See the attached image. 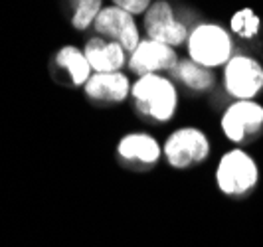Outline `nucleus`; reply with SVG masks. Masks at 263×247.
I'll use <instances>...</instances> for the list:
<instances>
[{"label":"nucleus","mask_w":263,"mask_h":247,"mask_svg":"<svg viewBox=\"0 0 263 247\" xmlns=\"http://www.w3.org/2000/svg\"><path fill=\"white\" fill-rule=\"evenodd\" d=\"M131 97L141 117L164 125L178 111V89L168 78L153 73L139 78L131 87Z\"/></svg>","instance_id":"nucleus-1"},{"label":"nucleus","mask_w":263,"mask_h":247,"mask_svg":"<svg viewBox=\"0 0 263 247\" xmlns=\"http://www.w3.org/2000/svg\"><path fill=\"white\" fill-rule=\"evenodd\" d=\"M259 182V168L251 155L241 148H232L222 155L216 166L218 190L228 198H246Z\"/></svg>","instance_id":"nucleus-2"},{"label":"nucleus","mask_w":263,"mask_h":247,"mask_svg":"<svg viewBox=\"0 0 263 247\" xmlns=\"http://www.w3.org/2000/svg\"><path fill=\"white\" fill-rule=\"evenodd\" d=\"M186 50H188V60L194 64L216 69L222 67L232 60V36L230 32L220 24H198L186 40Z\"/></svg>","instance_id":"nucleus-3"},{"label":"nucleus","mask_w":263,"mask_h":247,"mask_svg":"<svg viewBox=\"0 0 263 247\" xmlns=\"http://www.w3.org/2000/svg\"><path fill=\"white\" fill-rule=\"evenodd\" d=\"M210 139L196 127H182L168 135L162 156L174 170H188L202 164L210 156Z\"/></svg>","instance_id":"nucleus-4"},{"label":"nucleus","mask_w":263,"mask_h":247,"mask_svg":"<svg viewBox=\"0 0 263 247\" xmlns=\"http://www.w3.org/2000/svg\"><path fill=\"white\" fill-rule=\"evenodd\" d=\"M224 87L236 101H253L263 91V65L246 53L232 55L224 65Z\"/></svg>","instance_id":"nucleus-5"},{"label":"nucleus","mask_w":263,"mask_h":247,"mask_svg":"<svg viewBox=\"0 0 263 247\" xmlns=\"http://www.w3.org/2000/svg\"><path fill=\"white\" fill-rule=\"evenodd\" d=\"M220 127L230 143L253 141L263 130V105L253 101H234L220 119Z\"/></svg>","instance_id":"nucleus-6"},{"label":"nucleus","mask_w":263,"mask_h":247,"mask_svg":"<svg viewBox=\"0 0 263 247\" xmlns=\"http://www.w3.org/2000/svg\"><path fill=\"white\" fill-rule=\"evenodd\" d=\"M93 28L101 38L117 42L127 53H131L143 40L139 26L135 22V16L113 6V4L103 6V10L97 14V18L93 22Z\"/></svg>","instance_id":"nucleus-7"},{"label":"nucleus","mask_w":263,"mask_h":247,"mask_svg":"<svg viewBox=\"0 0 263 247\" xmlns=\"http://www.w3.org/2000/svg\"><path fill=\"white\" fill-rule=\"evenodd\" d=\"M143 26H145L146 38L166 44L171 48L186 44L188 34H190L184 24L180 20H176L174 10L166 0H157L148 6V10L145 12Z\"/></svg>","instance_id":"nucleus-8"},{"label":"nucleus","mask_w":263,"mask_h":247,"mask_svg":"<svg viewBox=\"0 0 263 247\" xmlns=\"http://www.w3.org/2000/svg\"><path fill=\"white\" fill-rule=\"evenodd\" d=\"M178 55L176 50L160 44L155 40L143 38L139 42V46L129 53V69L135 75L143 78V75H153V73H166L174 71V67L178 65Z\"/></svg>","instance_id":"nucleus-9"},{"label":"nucleus","mask_w":263,"mask_h":247,"mask_svg":"<svg viewBox=\"0 0 263 247\" xmlns=\"http://www.w3.org/2000/svg\"><path fill=\"white\" fill-rule=\"evenodd\" d=\"M119 158L135 170L155 168L162 156V146L148 132H127L117 144Z\"/></svg>","instance_id":"nucleus-10"},{"label":"nucleus","mask_w":263,"mask_h":247,"mask_svg":"<svg viewBox=\"0 0 263 247\" xmlns=\"http://www.w3.org/2000/svg\"><path fill=\"white\" fill-rule=\"evenodd\" d=\"M131 79L123 71L113 73H93L83 85L87 99L97 105H121L131 97Z\"/></svg>","instance_id":"nucleus-11"},{"label":"nucleus","mask_w":263,"mask_h":247,"mask_svg":"<svg viewBox=\"0 0 263 247\" xmlns=\"http://www.w3.org/2000/svg\"><path fill=\"white\" fill-rule=\"evenodd\" d=\"M52 71L60 75L62 83L69 87H81L93 75V69L85 53L76 46H64L55 52L52 60Z\"/></svg>","instance_id":"nucleus-12"},{"label":"nucleus","mask_w":263,"mask_h":247,"mask_svg":"<svg viewBox=\"0 0 263 247\" xmlns=\"http://www.w3.org/2000/svg\"><path fill=\"white\" fill-rule=\"evenodd\" d=\"M83 53L91 65L93 73L121 71V67L127 64V52L117 42H111V40H105L101 36L89 40L83 48Z\"/></svg>","instance_id":"nucleus-13"},{"label":"nucleus","mask_w":263,"mask_h":247,"mask_svg":"<svg viewBox=\"0 0 263 247\" xmlns=\"http://www.w3.org/2000/svg\"><path fill=\"white\" fill-rule=\"evenodd\" d=\"M172 75L192 91H210L216 83V75L208 67L194 64L192 60H180Z\"/></svg>","instance_id":"nucleus-14"},{"label":"nucleus","mask_w":263,"mask_h":247,"mask_svg":"<svg viewBox=\"0 0 263 247\" xmlns=\"http://www.w3.org/2000/svg\"><path fill=\"white\" fill-rule=\"evenodd\" d=\"M71 6V24L76 30L93 26L97 14L103 10V0H67Z\"/></svg>","instance_id":"nucleus-15"},{"label":"nucleus","mask_w":263,"mask_h":247,"mask_svg":"<svg viewBox=\"0 0 263 247\" xmlns=\"http://www.w3.org/2000/svg\"><path fill=\"white\" fill-rule=\"evenodd\" d=\"M230 28L232 32L243 40H253L259 34V28H261V20L259 16L253 12L251 8H241L236 10L232 20H230Z\"/></svg>","instance_id":"nucleus-16"},{"label":"nucleus","mask_w":263,"mask_h":247,"mask_svg":"<svg viewBox=\"0 0 263 247\" xmlns=\"http://www.w3.org/2000/svg\"><path fill=\"white\" fill-rule=\"evenodd\" d=\"M151 4H153L151 0H113V6L133 14V16H143Z\"/></svg>","instance_id":"nucleus-17"}]
</instances>
